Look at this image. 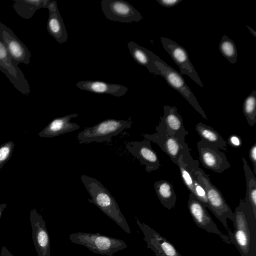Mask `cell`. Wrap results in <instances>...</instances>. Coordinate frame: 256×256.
<instances>
[{
    "instance_id": "6da1fadb",
    "label": "cell",
    "mask_w": 256,
    "mask_h": 256,
    "mask_svg": "<svg viewBox=\"0 0 256 256\" xmlns=\"http://www.w3.org/2000/svg\"><path fill=\"white\" fill-rule=\"evenodd\" d=\"M234 230L227 232L241 256H256V216L248 201L241 199L232 220Z\"/></svg>"
},
{
    "instance_id": "7a4b0ae2",
    "label": "cell",
    "mask_w": 256,
    "mask_h": 256,
    "mask_svg": "<svg viewBox=\"0 0 256 256\" xmlns=\"http://www.w3.org/2000/svg\"><path fill=\"white\" fill-rule=\"evenodd\" d=\"M80 178L92 198L88 202L96 206L125 232L130 234L131 230L128 223L109 191L95 178L82 174Z\"/></svg>"
},
{
    "instance_id": "3957f363",
    "label": "cell",
    "mask_w": 256,
    "mask_h": 256,
    "mask_svg": "<svg viewBox=\"0 0 256 256\" xmlns=\"http://www.w3.org/2000/svg\"><path fill=\"white\" fill-rule=\"evenodd\" d=\"M192 171L196 180L203 187L206 194L208 208L221 222L226 232L228 228L227 219L232 220L234 212L227 204L220 190L210 182V176L200 168V162L193 160Z\"/></svg>"
},
{
    "instance_id": "277c9868",
    "label": "cell",
    "mask_w": 256,
    "mask_h": 256,
    "mask_svg": "<svg viewBox=\"0 0 256 256\" xmlns=\"http://www.w3.org/2000/svg\"><path fill=\"white\" fill-rule=\"evenodd\" d=\"M69 238L72 243L83 246L94 254L107 256H113L127 248L124 240L99 233L74 232L70 234Z\"/></svg>"
},
{
    "instance_id": "5b68a950",
    "label": "cell",
    "mask_w": 256,
    "mask_h": 256,
    "mask_svg": "<svg viewBox=\"0 0 256 256\" xmlns=\"http://www.w3.org/2000/svg\"><path fill=\"white\" fill-rule=\"evenodd\" d=\"M154 62L158 70L156 75L162 76L168 84L184 97L202 118L208 120L204 112L199 104L192 91L186 84L182 74L156 54L154 55Z\"/></svg>"
},
{
    "instance_id": "8992f818",
    "label": "cell",
    "mask_w": 256,
    "mask_h": 256,
    "mask_svg": "<svg viewBox=\"0 0 256 256\" xmlns=\"http://www.w3.org/2000/svg\"><path fill=\"white\" fill-rule=\"evenodd\" d=\"M131 123L130 120L106 119L94 126L84 128L78 133L77 138L80 144L110 142L112 136L118 135L125 128H130Z\"/></svg>"
},
{
    "instance_id": "52a82bcc",
    "label": "cell",
    "mask_w": 256,
    "mask_h": 256,
    "mask_svg": "<svg viewBox=\"0 0 256 256\" xmlns=\"http://www.w3.org/2000/svg\"><path fill=\"white\" fill-rule=\"evenodd\" d=\"M142 136L146 140L157 144L168 156L172 162L176 165L181 156H184L185 162L193 160L188 144L186 142H181L173 136L163 132H156L152 134H144Z\"/></svg>"
},
{
    "instance_id": "ba28073f",
    "label": "cell",
    "mask_w": 256,
    "mask_h": 256,
    "mask_svg": "<svg viewBox=\"0 0 256 256\" xmlns=\"http://www.w3.org/2000/svg\"><path fill=\"white\" fill-rule=\"evenodd\" d=\"M0 70L8 78L14 87L25 96H28L30 89L25 76L14 62L0 38Z\"/></svg>"
},
{
    "instance_id": "9c48e42d",
    "label": "cell",
    "mask_w": 256,
    "mask_h": 256,
    "mask_svg": "<svg viewBox=\"0 0 256 256\" xmlns=\"http://www.w3.org/2000/svg\"><path fill=\"white\" fill-rule=\"evenodd\" d=\"M102 10L106 18L114 22H138L142 16L132 5L123 0H102Z\"/></svg>"
},
{
    "instance_id": "30bf717a",
    "label": "cell",
    "mask_w": 256,
    "mask_h": 256,
    "mask_svg": "<svg viewBox=\"0 0 256 256\" xmlns=\"http://www.w3.org/2000/svg\"><path fill=\"white\" fill-rule=\"evenodd\" d=\"M160 40L164 50L180 68L181 74L188 76L200 86L203 88L204 85L190 61L186 50L170 38L162 36Z\"/></svg>"
},
{
    "instance_id": "8fae6325",
    "label": "cell",
    "mask_w": 256,
    "mask_h": 256,
    "mask_svg": "<svg viewBox=\"0 0 256 256\" xmlns=\"http://www.w3.org/2000/svg\"><path fill=\"white\" fill-rule=\"evenodd\" d=\"M188 208L194 222L198 227L208 232L218 236L226 244H231L228 235L218 229L206 208L190 192L188 201Z\"/></svg>"
},
{
    "instance_id": "7c38bea8",
    "label": "cell",
    "mask_w": 256,
    "mask_h": 256,
    "mask_svg": "<svg viewBox=\"0 0 256 256\" xmlns=\"http://www.w3.org/2000/svg\"><path fill=\"white\" fill-rule=\"evenodd\" d=\"M196 146L200 162L206 168L220 174L230 168L225 154L218 148L202 140L197 142Z\"/></svg>"
},
{
    "instance_id": "4fadbf2b",
    "label": "cell",
    "mask_w": 256,
    "mask_h": 256,
    "mask_svg": "<svg viewBox=\"0 0 256 256\" xmlns=\"http://www.w3.org/2000/svg\"><path fill=\"white\" fill-rule=\"evenodd\" d=\"M164 114L156 128V132H163L185 142V137L188 134L184 124L182 118L178 112V108L170 106L163 107Z\"/></svg>"
},
{
    "instance_id": "5bb4252c",
    "label": "cell",
    "mask_w": 256,
    "mask_h": 256,
    "mask_svg": "<svg viewBox=\"0 0 256 256\" xmlns=\"http://www.w3.org/2000/svg\"><path fill=\"white\" fill-rule=\"evenodd\" d=\"M0 38L14 62L28 64L32 56L28 47L6 25L0 21Z\"/></svg>"
},
{
    "instance_id": "9a60e30c",
    "label": "cell",
    "mask_w": 256,
    "mask_h": 256,
    "mask_svg": "<svg viewBox=\"0 0 256 256\" xmlns=\"http://www.w3.org/2000/svg\"><path fill=\"white\" fill-rule=\"evenodd\" d=\"M30 220L38 256H50V240L44 220L35 208L30 210Z\"/></svg>"
},
{
    "instance_id": "2e32d148",
    "label": "cell",
    "mask_w": 256,
    "mask_h": 256,
    "mask_svg": "<svg viewBox=\"0 0 256 256\" xmlns=\"http://www.w3.org/2000/svg\"><path fill=\"white\" fill-rule=\"evenodd\" d=\"M136 222L144 235L148 246L156 256H182L174 246L166 238L136 218Z\"/></svg>"
},
{
    "instance_id": "e0dca14e",
    "label": "cell",
    "mask_w": 256,
    "mask_h": 256,
    "mask_svg": "<svg viewBox=\"0 0 256 256\" xmlns=\"http://www.w3.org/2000/svg\"><path fill=\"white\" fill-rule=\"evenodd\" d=\"M128 150L145 166L148 172L158 170L160 166L156 152L152 149L150 141L130 142L126 144Z\"/></svg>"
},
{
    "instance_id": "ac0fdd59",
    "label": "cell",
    "mask_w": 256,
    "mask_h": 256,
    "mask_svg": "<svg viewBox=\"0 0 256 256\" xmlns=\"http://www.w3.org/2000/svg\"><path fill=\"white\" fill-rule=\"evenodd\" d=\"M192 160L185 162L184 160V156H181L178 160L177 166L179 168L183 182L187 188L206 208H208V202L204 190L196 180L192 173Z\"/></svg>"
},
{
    "instance_id": "d6986e66",
    "label": "cell",
    "mask_w": 256,
    "mask_h": 256,
    "mask_svg": "<svg viewBox=\"0 0 256 256\" xmlns=\"http://www.w3.org/2000/svg\"><path fill=\"white\" fill-rule=\"evenodd\" d=\"M47 8L48 10L47 30L58 44H62L67 41L68 34L58 10L56 1L51 0Z\"/></svg>"
},
{
    "instance_id": "ffe728a7",
    "label": "cell",
    "mask_w": 256,
    "mask_h": 256,
    "mask_svg": "<svg viewBox=\"0 0 256 256\" xmlns=\"http://www.w3.org/2000/svg\"><path fill=\"white\" fill-rule=\"evenodd\" d=\"M77 116L78 114H74L56 118L38 132V135L40 137L50 138L74 131L80 126L76 123L71 122L70 120Z\"/></svg>"
},
{
    "instance_id": "44dd1931",
    "label": "cell",
    "mask_w": 256,
    "mask_h": 256,
    "mask_svg": "<svg viewBox=\"0 0 256 256\" xmlns=\"http://www.w3.org/2000/svg\"><path fill=\"white\" fill-rule=\"evenodd\" d=\"M76 86L82 90L95 94H110L116 97L124 95L128 90V88L122 85L99 80H82L78 82Z\"/></svg>"
},
{
    "instance_id": "7402d4cb",
    "label": "cell",
    "mask_w": 256,
    "mask_h": 256,
    "mask_svg": "<svg viewBox=\"0 0 256 256\" xmlns=\"http://www.w3.org/2000/svg\"><path fill=\"white\" fill-rule=\"evenodd\" d=\"M128 47L132 56L138 64L146 66L150 73L157 74L158 70L154 62L155 54L153 52L132 41L128 44Z\"/></svg>"
},
{
    "instance_id": "603a6c76",
    "label": "cell",
    "mask_w": 256,
    "mask_h": 256,
    "mask_svg": "<svg viewBox=\"0 0 256 256\" xmlns=\"http://www.w3.org/2000/svg\"><path fill=\"white\" fill-rule=\"evenodd\" d=\"M12 6L21 18L28 20L36 11L42 8H48L50 0H12Z\"/></svg>"
},
{
    "instance_id": "cb8c5ba5",
    "label": "cell",
    "mask_w": 256,
    "mask_h": 256,
    "mask_svg": "<svg viewBox=\"0 0 256 256\" xmlns=\"http://www.w3.org/2000/svg\"><path fill=\"white\" fill-rule=\"evenodd\" d=\"M196 132L200 138V140L220 150L226 151V142L220 134L212 128L201 122L195 126Z\"/></svg>"
},
{
    "instance_id": "d4e9b609",
    "label": "cell",
    "mask_w": 256,
    "mask_h": 256,
    "mask_svg": "<svg viewBox=\"0 0 256 256\" xmlns=\"http://www.w3.org/2000/svg\"><path fill=\"white\" fill-rule=\"evenodd\" d=\"M156 194L164 207L170 210L176 206V196L172 184L168 180H160L154 184Z\"/></svg>"
},
{
    "instance_id": "484cf974",
    "label": "cell",
    "mask_w": 256,
    "mask_h": 256,
    "mask_svg": "<svg viewBox=\"0 0 256 256\" xmlns=\"http://www.w3.org/2000/svg\"><path fill=\"white\" fill-rule=\"evenodd\" d=\"M242 162L246 180V194L244 200L250 202L254 213L256 216V178L244 157L242 158Z\"/></svg>"
},
{
    "instance_id": "4316f807",
    "label": "cell",
    "mask_w": 256,
    "mask_h": 256,
    "mask_svg": "<svg viewBox=\"0 0 256 256\" xmlns=\"http://www.w3.org/2000/svg\"><path fill=\"white\" fill-rule=\"evenodd\" d=\"M219 50L221 54L231 64L236 62L238 52L234 41L224 34L219 44Z\"/></svg>"
},
{
    "instance_id": "83f0119b",
    "label": "cell",
    "mask_w": 256,
    "mask_h": 256,
    "mask_svg": "<svg viewBox=\"0 0 256 256\" xmlns=\"http://www.w3.org/2000/svg\"><path fill=\"white\" fill-rule=\"evenodd\" d=\"M242 112L248 124L253 126L256 123V91L254 90L244 100Z\"/></svg>"
},
{
    "instance_id": "f1b7e54d",
    "label": "cell",
    "mask_w": 256,
    "mask_h": 256,
    "mask_svg": "<svg viewBox=\"0 0 256 256\" xmlns=\"http://www.w3.org/2000/svg\"><path fill=\"white\" fill-rule=\"evenodd\" d=\"M14 147V144L12 141H8L0 146V170L10 158Z\"/></svg>"
},
{
    "instance_id": "f546056e",
    "label": "cell",
    "mask_w": 256,
    "mask_h": 256,
    "mask_svg": "<svg viewBox=\"0 0 256 256\" xmlns=\"http://www.w3.org/2000/svg\"><path fill=\"white\" fill-rule=\"evenodd\" d=\"M249 158L252 162L254 169V174H256V142L251 146L249 150Z\"/></svg>"
},
{
    "instance_id": "4dcf8cb0",
    "label": "cell",
    "mask_w": 256,
    "mask_h": 256,
    "mask_svg": "<svg viewBox=\"0 0 256 256\" xmlns=\"http://www.w3.org/2000/svg\"><path fill=\"white\" fill-rule=\"evenodd\" d=\"M182 0H156L160 6L165 8L173 7Z\"/></svg>"
},
{
    "instance_id": "1f68e13d",
    "label": "cell",
    "mask_w": 256,
    "mask_h": 256,
    "mask_svg": "<svg viewBox=\"0 0 256 256\" xmlns=\"http://www.w3.org/2000/svg\"><path fill=\"white\" fill-rule=\"evenodd\" d=\"M228 142L234 148H239L242 144L240 138L236 135L230 136L228 138Z\"/></svg>"
},
{
    "instance_id": "d6a6232c",
    "label": "cell",
    "mask_w": 256,
    "mask_h": 256,
    "mask_svg": "<svg viewBox=\"0 0 256 256\" xmlns=\"http://www.w3.org/2000/svg\"><path fill=\"white\" fill-rule=\"evenodd\" d=\"M0 256H14L13 254L6 248V246L2 247Z\"/></svg>"
},
{
    "instance_id": "836d02e7",
    "label": "cell",
    "mask_w": 256,
    "mask_h": 256,
    "mask_svg": "<svg viewBox=\"0 0 256 256\" xmlns=\"http://www.w3.org/2000/svg\"><path fill=\"white\" fill-rule=\"evenodd\" d=\"M6 206H7V204L6 203L2 204H0V218L2 216V212H3L4 210V208H6Z\"/></svg>"
},
{
    "instance_id": "e575fe53",
    "label": "cell",
    "mask_w": 256,
    "mask_h": 256,
    "mask_svg": "<svg viewBox=\"0 0 256 256\" xmlns=\"http://www.w3.org/2000/svg\"><path fill=\"white\" fill-rule=\"evenodd\" d=\"M246 26L248 28L250 32V33L254 36L256 37V32L251 28L250 26Z\"/></svg>"
}]
</instances>
